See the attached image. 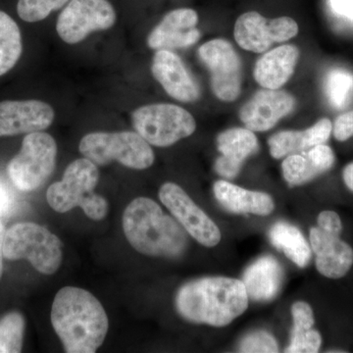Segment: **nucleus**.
Segmentation results:
<instances>
[{
	"instance_id": "nucleus-13",
	"label": "nucleus",
	"mask_w": 353,
	"mask_h": 353,
	"mask_svg": "<svg viewBox=\"0 0 353 353\" xmlns=\"http://www.w3.org/2000/svg\"><path fill=\"white\" fill-rule=\"evenodd\" d=\"M54 111L39 101L0 102V138L43 132L52 124Z\"/></svg>"
},
{
	"instance_id": "nucleus-24",
	"label": "nucleus",
	"mask_w": 353,
	"mask_h": 353,
	"mask_svg": "<svg viewBox=\"0 0 353 353\" xmlns=\"http://www.w3.org/2000/svg\"><path fill=\"white\" fill-rule=\"evenodd\" d=\"M272 245L284 252L288 259L301 268L307 266L311 248L303 233L296 226L285 222L276 223L269 231Z\"/></svg>"
},
{
	"instance_id": "nucleus-35",
	"label": "nucleus",
	"mask_w": 353,
	"mask_h": 353,
	"mask_svg": "<svg viewBox=\"0 0 353 353\" xmlns=\"http://www.w3.org/2000/svg\"><path fill=\"white\" fill-rule=\"evenodd\" d=\"M343 181L348 189L353 192V162L348 164L343 170Z\"/></svg>"
},
{
	"instance_id": "nucleus-20",
	"label": "nucleus",
	"mask_w": 353,
	"mask_h": 353,
	"mask_svg": "<svg viewBox=\"0 0 353 353\" xmlns=\"http://www.w3.org/2000/svg\"><path fill=\"white\" fill-rule=\"evenodd\" d=\"M334 154L328 145H316L306 152L288 155L283 161V175L290 185H303L330 170Z\"/></svg>"
},
{
	"instance_id": "nucleus-3",
	"label": "nucleus",
	"mask_w": 353,
	"mask_h": 353,
	"mask_svg": "<svg viewBox=\"0 0 353 353\" xmlns=\"http://www.w3.org/2000/svg\"><path fill=\"white\" fill-rule=\"evenodd\" d=\"M122 225L132 248L146 256L179 259L187 250L188 236L182 225L148 197L130 202Z\"/></svg>"
},
{
	"instance_id": "nucleus-33",
	"label": "nucleus",
	"mask_w": 353,
	"mask_h": 353,
	"mask_svg": "<svg viewBox=\"0 0 353 353\" xmlns=\"http://www.w3.org/2000/svg\"><path fill=\"white\" fill-rule=\"evenodd\" d=\"M317 224L318 227L331 233L341 234L343 231L340 216L334 211L327 210L320 213L318 216Z\"/></svg>"
},
{
	"instance_id": "nucleus-17",
	"label": "nucleus",
	"mask_w": 353,
	"mask_h": 353,
	"mask_svg": "<svg viewBox=\"0 0 353 353\" xmlns=\"http://www.w3.org/2000/svg\"><path fill=\"white\" fill-rule=\"evenodd\" d=\"M152 71L165 92L176 101L194 102L201 97V90L196 81L190 76L182 59L172 51L158 50L153 58Z\"/></svg>"
},
{
	"instance_id": "nucleus-21",
	"label": "nucleus",
	"mask_w": 353,
	"mask_h": 353,
	"mask_svg": "<svg viewBox=\"0 0 353 353\" xmlns=\"http://www.w3.org/2000/svg\"><path fill=\"white\" fill-rule=\"evenodd\" d=\"M284 271L275 257L263 256L250 265L243 274L248 299L254 301H270L280 292Z\"/></svg>"
},
{
	"instance_id": "nucleus-26",
	"label": "nucleus",
	"mask_w": 353,
	"mask_h": 353,
	"mask_svg": "<svg viewBox=\"0 0 353 353\" xmlns=\"http://www.w3.org/2000/svg\"><path fill=\"white\" fill-rule=\"evenodd\" d=\"M25 319L19 312H10L0 319V353L22 352Z\"/></svg>"
},
{
	"instance_id": "nucleus-1",
	"label": "nucleus",
	"mask_w": 353,
	"mask_h": 353,
	"mask_svg": "<svg viewBox=\"0 0 353 353\" xmlns=\"http://www.w3.org/2000/svg\"><path fill=\"white\" fill-rule=\"evenodd\" d=\"M51 324L68 353L97 352L109 329L101 301L77 287H64L57 292L51 308Z\"/></svg>"
},
{
	"instance_id": "nucleus-18",
	"label": "nucleus",
	"mask_w": 353,
	"mask_h": 353,
	"mask_svg": "<svg viewBox=\"0 0 353 353\" xmlns=\"http://www.w3.org/2000/svg\"><path fill=\"white\" fill-rule=\"evenodd\" d=\"M217 148L221 157L216 160L215 171L224 178L234 179L240 173L246 158L257 152L259 141L248 128H234L221 132Z\"/></svg>"
},
{
	"instance_id": "nucleus-8",
	"label": "nucleus",
	"mask_w": 353,
	"mask_h": 353,
	"mask_svg": "<svg viewBox=\"0 0 353 353\" xmlns=\"http://www.w3.org/2000/svg\"><path fill=\"white\" fill-rule=\"evenodd\" d=\"M132 125L139 136L158 148L173 145L192 136L196 120L189 111L169 103L150 104L134 111Z\"/></svg>"
},
{
	"instance_id": "nucleus-22",
	"label": "nucleus",
	"mask_w": 353,
	"mask_h": 353,
	"mask_svg": "<svg viewBox=\"0 0 353 353\" xmlns=\"http://www.w3.org/2000/svg\"><path fill=\"white\" fill-rule=\"evenodd\" d=\"M332 130L331 121L324 118L305 131L278 132L268 141L271 155L276 159H281L294 153L306 152L316 145H324L331 136Z\"/></svg>"
},
{
	"instance_id": "nucleus-14",
	"label": "nucleus",
	"mask_w": 353,
	"mask_h": 353,
	"mask_svg": "<svg viewBox=\"0 0 353 353\" xmlns=\"http://www.w3.org/2000/svg\"><path fill=\"white\" fill-rule=\"evenodd\" d=\"M294 108V99L284 90H259L240 110L241 122L252 132H265L289 115Z\"/></svg>"
},
{
	"instance_id": "nucleus-30",
	"label": "nucleus",
	"mask_w": 353,
	"mask_h": 353,
	"mask_svg": "<svg viewBox=\"0 0 353 353\" xmlns=\"http://www.w3.org/2000/svg\"><path fill=\"white\" fill-rule=\"evenodd\" d=\"M277 341L266 332H256L246 336L240 345L241 352H278Z\"/></svg>"
},
{
	"instance_id": "nucleus-16",
	"label": "nucleus",
	"mask_w": 353,
	"mask_h": 353,
	"mask_svg": "<svg viewBox=\"0 0 353 353\" xmlns=\"http://www.w3.org/2000/svg\"><path fill=\"white\" fill-rule=\"evenodd\" d=\"M311 248L316 254V268L325 277H345L353 265V250L341 240L340 234L325 231L319 227L310 230Z\"/></svg>"
},
{
	"instance_id": "nucleus-19",
	"label": "nucleus",
	"mask_w": 353,
	"mask_h": 353,
	"mask_svg": "<svg viewBox=\"0 0 353 353\" xmlns=\"http://www.w3.org/2000/svg\"><path fill=\"white\" fill-rule=\"evenodd\" d=\"M299 57V48L292 44H285L268 51L255 64V81L262 88L279 90L294 74Z\"/></svg>"
},
{
	"instance_id": "nucleus-27",
	"label": "nucleus",
	"mask_w": 353,
	"mask_h": 353,
	"mask_svg": "<svg viewBox=\"0 0 353 353\" xmlns=\"http://www.w3.org/2000/svg\"><path fill=\"white\" fill-rule=\"evenodd\" d=\"M353 92V75L345 70L330 72L326 79V94L330 102L336 108H345Z\"/></svg>"
},
{
	"instance_id": "nucleus-11",
	"label": "nucleus",
	"mask_w": 353,
	"mask_h": 353,
	"mask_svg": "<svg viewBox=\"0 0 353 353\" xmlns=\"http://www.w3.org/2000/svg\"><path fill=\"white\" fill-rule=\"evenodd\" d=\"M159 199L185 232L201 245L213 248L220 243L219 228L180 185L174 183H164L159 190Z\"/></svg>"
},
{
	"instance_id": "nucleus-6",
	"label": "nucleus",
	"mask_w": 353,
	"mask_h": 353,
	"mask_svg": "<svg viewBox=\"0 0 353 353\" xmlns=\"http://www.w3.org/2000/svg\"><path fill=\"white\" fill-rule=\"evenodd\" d=\"M79 150L99 166L116 161L130 169L145 170L154 162L150 143L134 132H90L81 139Z\"/></svg>"
},
{
	"instance_id": "nucleus-37",
	"label": "nucleus",
	"mask_w": 353,
	"mask_h": 353,
	"mask_svg": "<svg viewBox=\"0 0 353 353\" xmlns=\"http://www.w3.org/2000/svg\"><path fill=\"white\" fill-rule=\"evenodd\" d=\"M6 230H4L3 225L0 223V279L2 277L3 273V239Z\"/></svg>"
},
{
	"instance_id": "nucleus-9",
	"label": "nucleus",
	"mask_w": 353,
	"mask_h": 353,
	"mask_svg": "<svg viewBox=\"0 0 353 353\" xmlns=\"http://www.w3.org/2000/svg\"><path fill=\"white\" fill-rule=\"evenodd\" d=\"M116 22V12L108 0H71L60 13L58 36L66 43H81L90 32L105 31Z\"/></svg>"
},
{
	"instance_id": "nucleus-12",
	"label": "nucleus",
	"mask_w": 353,
	"mask_h": 353,
	"mask_svg": "<svg viewBox=\"0 0 353 353\" xmlns=\"http://www.w3.org/2000/svg\"><path fill=\"white\" fill-rule=\"evenodd\" d=\"M299 25L290 17L266 20L259 12L243 14L234 25V39L241 48L255 53H263L274 43H283L294 38Z\"/></svg>"
},
{
	"instance_id": "nucleus-31",
	"label": "nucleus",
	"mask_w": 353,
	"mask_h": 353,
	"mask_svg": "<svg viewBox=\"0 0 353 353\" xmlns=\"http://www.w3.org/2000/svg\"><path fill=\"white\" fill-rule=\"evenodd\" d=\"M292 318H294V329L292 331H305L312 329L314 326V315L312 308L308 303L297 301L292 307Z\"/></svg>"
},
{
	"instance_id": "nucleus-29",
	"label": "nucleus",
	"mask_w": 353,
	"mask_h": 353,
	"mask_svg": "<svg viewBox=\"0 0 353 353\" xmlns=\"http://www.w3.org/2000/svg\"><path fill=\"white\" fill-rule=\"evenodd\" d=\"M322 345L321 334L316 330L292 331L290 343L285 352L288 353H316L319 352Z\"/></svg>"
},
{
	"instance_id": "nucleus-4",
	"label": "nucleus",
	"mask_w": 353,
	"mask_h": 353,
	"mask_svg": "<svg viewBox=\"0 0 353 353\" xmlns=\"http://www.w3.org/2000/svg\"><path fill=\"white\" fill-rule=\"evenodd\" d=\"M99 180L97 165L88 158L77 159L68 165L63 179L48 188L46 201L53 210L66 213L81 208L90 219L101 221L108 213V202L95 194Z\"/></svg>"
},
{
	"instance_id": "nucleus-25",
	"label": "nucleus",
	"mask_w": 353,
	"mask_h": 353,
	"mask_svg": "<svg viewBox=\"0 0 353 353\" xmlns=\"http://www.w3.org/2000/svg\"><path fill=\"white\" fill-rule=\"evenodd\" d=\"M22 54V37L15 21L0 11V76L8 73Z\"/></svg>"
},
{
	"instance_id": "nucleus-28",
	"label": "nucleus",
	"mask_w": 353,
	"mask_h": 353,
	"mask_svg": "<svg viewBox=\"0 0 353 353\" xmlns=\"http://www.w3.org/2000/svg\"><path fill=\"white\" fill-rule=\"evenodd\" d=\"M70 0H19L17 12L21 19L34 23L46 19L52 11L62 8Z\"/></svg>"
},
{
	"instance_id": "nucleus-2",
	"label": "nucleus",
	"mask_w": 353,
	"mask_h": 353,
	"mask_svg": "<svg viewBox=\"0 0 353 353\" xmlns=\"http://www.w3.org/2000/svg\"><path fill=\"white\" fill-rule=\"evenodd\" d=\"M248 296L243 281L208 277L190 281L180 288L176 308L187 321L224 327L248 309Z\"/></svg>"
},
{
	"instance_id": "nucleus-34",
	"label": "nucleus",
	"mask_w": 353,
	"mask_h": 353,
	"mask_svg": "<svg viewBox=\"0 0 353 353\" xmlns=\"http://www.w3.org/2000/svg\"><path fill=\"white\" fill-rule=\"evenodd\" d=\"M333 12L353 22V0H330Z\"/></svg>"
},
{
	"instance_id": "nucleus-36",
	"label": "nucleus",
	"mask_w": 353,
	"mask_h": 353,
	"mask_svg": "<svg viewBox=\"0 0 353 353\" xmlns=\"http://www.w3.org/2000/svg\"><path fill=\"white\" fill-rule=\"evenodd\" d=\"M9 206V196L6 190L0 187V216L6 212Z\"/></svg>"
},
{
	"instance_id": "nucleus-7",
	"label": "nucleus",
	"mask_w": 353,
	"mask_h": 353,
	"mask_svg": "<svg viewBox=\"0 0 353 353\" xmlns=\"http://www.w3.org/2000/svg\"><path fill=\"white\" fill-rule=\"evenodd\" d=\"M57 155V141L50 134H28L23 139L20 152L7 166L11 182L21 192L39 189L54 170Z\"/></svg>"
},
{
	"instance_id": "nucleus-5",
	"label": "nucleus",
	"mask_w": 353,
	"mask_h": 353,
	"mask_svg": "<svg viewBox=\"0 0 353 353\" xmlns=\"http://www.w3.org/2000/svg\"><path fill=\"white\" fill-rule=\"evenodd\" d=\"M3 256L8 260L26 259L43 275L60 268L63 250L60 239L37 223H18L9 228L3 239Z\"/></svg>"
},
{
	"instance_id": "nucleus-10",
	"label": "nucleus",
	"mask_w": 353,
	"mask_h": 353,
	"mask_svg": "<svg viewBox=\"0 0 353 353\" xmlns=\"http://www.w3.org/2000/svg\"><path fill=\"white\" fill-rule=\"evenodd\" d=\"M199 55L210 71L216 97L222 101H236L241 94L243 67L233 46L225 39H212L199 48Z\"/></svg>"
},
{
	"instance_id": "nucleus-23",
	"label": "nucleus",
	"mask_w": 353,
	"mask_h": 353,
	"mask_svg": "<svg viewBox=\"0 0 353 353\" xmlns=\"http://www.w3.org/2000/svg\"><path fill=\"white\" fill-rule=\"evenodd\" d=\"M213 190L216 199L230 212L266 216L271 214L275 208L269 194L245 190L227 181H217Z\"/></svg>"
},
{
	"instance_id": "nucleus-32",
	"label": "nucleus",
	"mask_w": 353,
	"mask_h": 353,
	"mask_svg": "<svg viewBox=\"0 0 353 353\" xmlns=\"http://www.w3.org/2000/svg\"><path fill=\"white\" fill-rule=\"evenodd\" d=\"M334 138L340 141H347L353 136V111L341 114L336 118L334 128Z\"/></svg>"
},
{
	"instance_id": "nucleus-15",
	"label": "nucleus",
	"mask_w": 353,
	"mask_h": 353,
	"mask_svg": "<svg viewBox=\"0 0 353 353\" xmlns=\"http://www.w3.org/2000/svg\"><path fill=\"white\" fill-rule=\"evenodd\" d=\"M199 15L190 8H180L167 14L150 32L148 44L152 50L189 48L201 39L196 29Z\"/></svg>"
}]
</instances>
